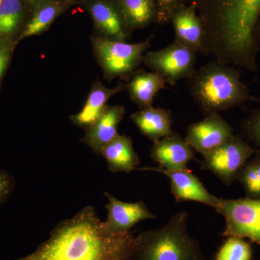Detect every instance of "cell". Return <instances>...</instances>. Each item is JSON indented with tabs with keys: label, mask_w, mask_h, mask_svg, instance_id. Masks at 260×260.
Listing matches in <instances>:
<instances>
[{
	"label": "cell",
	"mask_w": 260,
	"mask_h": 260,
	"mask_svg": "<svg viewBox=\"0 0 260 260\" xmlns=\"http://www.w3.org/2000/svg\"><path fill=\"white\" fill-rule=\"evenodd\" d=\"M204 29L203 50L215 61L249 72L258 68L254 28L260 0H190Z\"/></svg>",
	"instance_id": "cell-1"
},
{
	"label": "cell",
	"mask_w": 260,
	"mask_h": 260,
	"mask_svg": "<svg viewBox=\"0 0 260 260\" xmlns=\"http://www.w3.org/2000/svg\"><path fill=\"white\" fill-rule=\"evenodd\" d=\"M131 232L110 235L95 208L88 206L61 221L35 251L16 260H130Z\"/></svg>",
	"instance_id": "cell-2"
},
{
	"label": "cell",
	"mask_w": 260,
	"mask_h": 260,
	"mask_svg": "<svg viewBox=\"0 0 260 260\" xmlns=\"http://www.w3.org/2000/svg\"><path fill=\"white\" fill-rule=\"evenodd\" d=\"M186 84L195 104L206 115L239 107L254 99L241 79L240 72L216 61L195 70Z\"/></svg>",
	"instance_id": "cell-3"
},
{
	"label": "cell",
	"mask_w": 260,
	"mask_h": 260,
	"mask_svg": "<svg viewBox=\"0 0 260 260\" xmlns=\"http://www.w3.org/2000/svg\"><path fill=\"white\" fill-rule=\"evenodd\" d=\"M189 215L179 212L160 229L135 238L130 260H204L198 242L187 230Z\"/></svg>",
	"instance_id": "cell-4"
},
{
	"label": "cell",
	"mask_w": 260,
	"mask_h": 260,
	"mask_svg": "<svg viewBox=\"0 0 260 260\" xmlns=\"http://www.w3.org/2000/svg\"><path fill=\"white\" fill-rule=\"evenodd\" d=\"M151 37L143 42L129 44L95 36L91 38L95 59L104 78L112 82L118 77L131 75L143 62L144 53L150 47Z\"/></svg>",
	"instance_id": "cell-5"
},
{
	"label": "cell",
	"mask_w": 260,
	"mask_h": 260,
	"mask_svg": "<svg viewBox=\"0 0 260 260\" xmlns=\"http://www.w3.org/2000/svg\"><path fill=\"white\" fill-rule=\"evenodd\" d=\"M215 211L225 219L223 237L248 239L260 246V198L222 199Z\"/></svg>",
	"instance_id": "cell-6"
},
{
	"label": "cell",
	"mask_w": 260,
	"mask_h": 260,
	"mask_svg": "<svg viewBox=\"0 0 260 260\" xmlns=\"http://www.w3.org/2000/svg\"><path fill=\"white\" fill-rule=\"evenodd\" d=\"M254 154L255 150L242 135L234 134L223 145L203 156L201 168L213 173L225 186H230Z\"/></svg>",
	"instance_id": "cell-7"
},
{
	"label": "cell",
	"mask_w": 260,
	"mask_h": 260,
	"mask_svg": "<svg viewBox=\"0 0 260 260\" xmlns=\"http://www.w3.org/2000/svg\"><path fill=\"white\" fill-rule=\"evenodd\" d=\"M195 61L196 53L175 41L160 50L148 51L143 58L146 67L161 75L172 86L194 73Z\"/></svg>",
	"instance_id": "cell-8"
},
{
	"label": "cell",
	"mask_w": 260,
	"mask_h": 260,
	"mask_svg": "<svg viewBox=\"0 0 260 260\" xmlns=\"http://www.w3.org/2000/svg\"><path fill=\"white\" fill-rule=\"evenodd\" d=\"M234 134V129L228 121L218 113H214L188 126L184 140L204 156L223 145Z\"/></svg>",
	"instance_id": "cell-9"
},
{
	"label": "cell",
	"mask_w": 260,
	"mask_h": 260,
	"mask_svg": "<svg viewBox=\"0 0 260 260\" xmlns=\"http://www.w3.org/2000/svg\"><path fill=\"white\" fill-rule=\"evenodd\" d=\"M142 171H152L167 176L171 181V191L177 203L194 201L213 208L220 205L222 198L210 194L206 188L189 169L167 170L160 167L138 168Z\"/></svg>",
	"instance_id": "cell-10"
},
{
	"label": "cell",
	"mask_w": 260,
	"mask_h": 260,
	"mask_svg": "<svg viewBox=\"0 0 260 260\" xmlns=\"http://www.w3.org/2000/svg\"><path fill=\"white\" fill-rule=\"evenodd\" d=\"M108 203L106 208L108 211L107 219L103 221L104 230L110 235L124 234L137 223L147 219L157 218L156 215L148 210L144 202L125 203L120 201L109 193H104Z\"/></svg>",
	"instance_id": "cell-11"
},
{
	"label": "cell",
	"mask_w": 260,
	"mask_h": 260,
	"mask_svg": "<svg viewBox=\"0 0 260 260\" xmlns=\"http://www.w3.org/2000/svg\"><path fill=\"white\" fill-rule=\"evenodd\" d=\"M150 157L159 167L167 170H183L194 158V150L177 133L154 142Z\"/></svg>",
	"instance_id": "cell-12"
},
{
	"label": "cell",
	"mask_w": 260,
	"mask_h": 260,
	"mask_svg": "<svg viewBox=\"0 0 260 260\" xmlns=\"http://www.w3.org/2000/svg\"><path fill=\"white\" fill-rule=\"evenodd\" d=\"M89 12L100 37L111 40L126 42L131 32L121 10L107 0H95L89 5Z\"/></svg>",
	"instance_id": "cell-13"
},
{
	"label": "cell",
	"mask_w": 260,
	"mask_h": 260,
	"mask_svg": "<svg viewBox=\"0 0 260 260\" xmlns=\"http://www.w3.org/2000/svg\"><path fill=\"white\" fill-rule=\"evenodd\" d=\"M125 109L123 106H109L102 115L92 125L85 129L81 141L92 151L100 153L101 150L119 134L118 126L122 121Z\"/></svg>",
	"instance_id": "cell-14"
},
{
	"label": "cell",
	"mask_w": 260,
	"mask_h": 260,
	"mask_svg": "<svg viewBox=\"0 0 260 260\" xmlns=\"http://www.w3.org/2000/svg\"><path fill=\"white\" fill-rule=\"evenodd\" d=\"M196 9L192 5L183 7L173 15L175 42L194 53H203L204 29Z\"/></svg>",
	"instance_id": "cell-15"
},
{
	"label": "cell",
	"mask_w": 260,
	"mask_h": 260,
	"mask_svg": "<svg viewBox=\"0 0 260 260\" xmlns=\"http://www.w3.org/2000/svg\"><path fill=\"white\" fill-rule=\"evenodd\" d=\"M125 89L126 85L122 83H119L115 88H111L96 80L92 85L83 107L78 114L72 116L70 120L75 125L87 129L102 115L108 106V101Z\"/></svg>",
	"instance_id": "cell-16"
},
{
	"label": "cell",
	"mask_w": 260,
	"mask_h": 260,
	"mask_svg": "<svg viewBox=\"0 0 260 260\" xmlns=\"http://www.w3.org/2000/svg\"><path fill=\"white\" fill-rule=\"evenodd\" d=\"M167 84L161 75L155 72L135 70L126 89L130 100L140 109H144L153 107L154 98Z\"/></svg>",
	"instance_id": "cell-17"
},
{
	"label": "cell",
	"mask_w": 260,
	"mask_h": 260,
	"mask_svg": "<svg viewBox=\"0 0 260 260\" xmlns=\"http://www.w3.org/2000/svg\"><path fill=\"white\" fill-rule=\"evenodd\" d=\"M112 173H130L136 170L140 159L135 152L132 138L118 134L101 150L100 153Z\"/></svg>",
	"instance_id": "cell-18"
},
{
	"label": "cell",
	"mask_w": 260,
	"mask_h": 260,
	"mask_svg": "<svg viewBox=\"0 0 260 260\" xmlns=\"http://www.w3.org/2000/svg\"><path fill=\"white\" fill-rule=\"evenodd\" d=\"M131 119L140 133L153 143L174 133L170 112L162 108L140 109L132 114Z\"/></svg>",
	"instance_id": "cell-19"
},
{
	"label": "cell",
	"mask_w": 260,
	"mask_h": 260,
	"mask_svg": "<svg viewBox=\"0 0 260 260\" xmlns=\"http://www.w3.org/2000/svg\"><path fill=\"white\" fill-rule=\"evenodd\" d=\"M69 3L63 0H42L23 30L19 34L17 44L26 38L41 35L49 29L51 24L67 8Z\"/></svg>",
	"instance_id": "cell-20"
},
{
	"label": "cell",
	"mask_w": 260,
	"mask_h": 260,
	"mask_svg": "<svg viewBox=\"0 0 260 260\" xmlns=\"http://www.w3.org/2000/svg\"><path fill=\"white\" fill-rule=\"evenodd\" d=\"M128 30L144 28L156 19L155 0H119Z\"/></svg>",
	"instance_id": "cell-21"
},
{
	"label": "cell",
	"mask_w": 260,
	"mask_h": 260,
	"mask_svg": "<svg viewBox=\"0 0 260 260\" xmlns=\"http://www.w3.org/2000/svg\"><path fill=\"white\" fill-rule=\"evenodd\" d=\"M23 17L24 7L21 0H3L0 3V39H15V34L20 30Z\"/></svg>",
	"instance_id": "cell-22"
},
{
	"label": "cell",
	"mask_w": 260,
	"mask_h": 260,
	"mask_svg": "<svg viewBox=\"0 0 260 260\" xmlns=\"http://www.w3.org/2000/svg\"><path fill=\"white\" fill-rule=\"evenodd\" d=\"M236 180L242 185L247 198H260V153H255L238 173Z\"/></svg>",
	"instance_id": "cell-23"
},
{
	"label": "cell",
	"mask_w": 260,
	"mask_h": 260,
	"mask_svg": "<svg viewBox=\"0 0 260 260\" xmlns=\"http://www.w3.org/2000/svg\"><path fill=\"white\" fill-rule=\"evenodd\" d=\"M251 244L242 238L227 237L215 256V260H251Z\"/></svg>",
	"instance_id": "cell-24"
},
{
	"label": "cell",
	"mask_w": 260,
	"mask_h": 260,
	"mask_svg": "<svg viewBox=\"0 0 260 260\" xmlns=\"http://www.w3.org/2000/svg\"><path fill=\"white\" fill-rule=\"evenodd\" d=\"M242 137L260 153V107L254 109L242 121Z\"/></svg>",
	"instance_id": "cell-25"
},
{
	"label": "cell",
	"mask_w": 260,
	"mask_h": 260,
	"mask_svg": "<svg viewBox=\"0 0 260 260\" xmlns=\"http://www.w3.org/2000/svg\"><path fill=\"white\" fill-rule=\"evenodd\" d=\"M186 0H155L156 20L158 23H167L178 10L184 7Z\"/></svg>",
	"instance_id": "cell-26"
},
{
	"label": "cell",
	"mask_w": 260,
	"mask_h": 260,
	"mask_svg": "<svg viewBox=\"0 0 260 260\" xmlns=\"http://www.w3.org/2000/svg\"><path fill=\"white\" fill-rule=\"evenodd\" d=\"M17 42L13 39H0V83L9 66Z\"/></svg>",
	"instance_id": "cell-27"
},
{
	"label": "cell",
	"mask_w": 260,
	"mask_h": 260,
	"mask_svg": "<svg viewBox=\"0 0 260 260\" xmlns=\"http://www.w3.org/2000/svg\"><path fill=\"white\" fill-rule=\"evenodd\" d=\"M15 186V180L9 172L0 169V205L6 203Z\"/></svg>",
	"instance_id": "cell-28"
},
{
	"label": "cell",
	"mask_w": 260,
	"mask_h": 260,
	"mask_svg": "<svg viewBox=\"0 0 260 260\" xmlns=\"http://www.w3.org/2000/svg\"><path fill=\"white\" fill-rule=\"evenodd\" d=\"M254 38H255L256 44L260 48V13L254 28Z\"/></svg>",
	"instance_id": "cell-29"
},
{
	"label": "cell",
	"mask_w": 260,
	"mask_h": 260,
	"mask_svg": "<svg viewBox=\"0 0 260 260\" xmlns=\"http://www.w3.org/2000/svg\"><path fill=\"white\" fill-rule=\"evenodd\" d=\"M23 1L25 2V3H30V4H37L38 3L42 1V0H23Z\"/></svg>",
	"instance_id": "cell-30"
},
{
	"label": "cell",
	"mask_w": 260,
	"mask_h": 260,
	"mask_svg": "<svg viewBox=\"0 0 260 260\" xmlns=\"http://www.w3.org/2000/svg\"><path fill=\"white\" fill-rule=\"evenodd\" d=\"M2 1H3V0H0V3H1Z\"/></svg>",
	"instance_id": "cell-31"
}]
</instances>
